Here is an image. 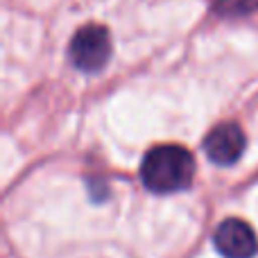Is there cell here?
<instances>
[{"instance_id": "4", "label": "cell", "mask_w": 258, "mask_h": 258, "mask_svg": "<svg viewBox=\"0 0 258 258\" xmlns=\"http://www.w3.org/2000/svg\"><path fill=\"white\" fill-rule=\"evenodd\" d=\"M247 147V136L240 125L236 122H222L213 127L204 138V152L215 165H233L240 161Z\"/></svg>"}, {"instance_id": "1", "label": "cell", "mask_w": 258, "mask_h": 258, "mask_svg": "<svg viewBox=\"0 0 258 258\" xmlns=\"http://www.w3.org/2000/svg\"><path fill=\"white\" fill-rule=\"evenodd\" d=\"M195 159L181 145H156L141 161V181L150 192L170 195L190 188Z\"/></svg>"}, {"instance_id": "3", "label": "cell", "mask_w": 258, "mask_h": 258, "mask_svg": "<svg viewBox=\"0 0 258 258\" xmlns=\"http://www.w3.org/2000/svg\"><path fill=\"white\" fill-rule=\"evenodd\" d=\"M213 245L222 258H254L258 254L256 231L238 218H229L218 224L213 233Z\"/></svg>"}, {"instance_id": "2", "label": "cell", "mask_w": 258, "mask_h": 258, "mask_svg": "<svg viewBox=\"0 0 258 258\" xmlns=\"http://www.w3.org/2000/svg\"><path fill=\"white\" fill-rule=\"evenodd\" d=\"M68 59L82 73H100L111 59V36L98 23L80 27L68 43Z\"/></svg>"}, {"instance_id": "5", "label": "cell", "mask_w": 258, "mask_h": 258, "mask_svg": "<svg viewBox=\"0 0 258 258\" xmlns=\"http://www.w3.org/2000/svg\"><path fill=\"white\" fill-rule=\"evenodd\" d=\"M211 7L222 18H242L258 9V0H211Z\"/></svg>"}]
</instances>
